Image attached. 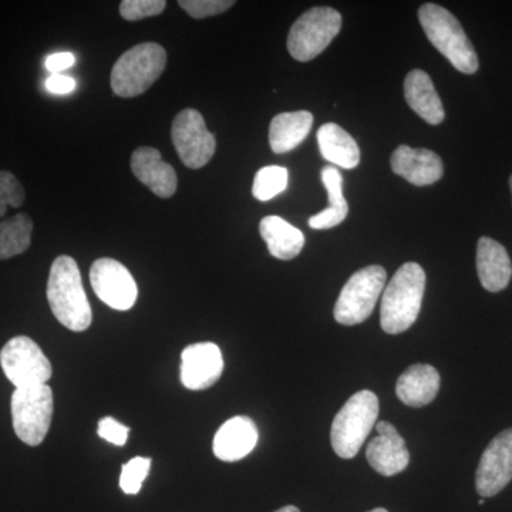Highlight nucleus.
<instances>
[{
    "label": "nucleus",
    "mask_w": 512,
    "mask_h": 512,
    "mask_svg": "<svg viewBox=\"0 0 512 512\" xmlns=\"http://www.w3.org/2000/svg\"><path fill=\"white\" fill-rule=\"evenodd\" d=\"M47 301L64 328L84 332L92 325V306L72 256L62 255L53 262L47 282Z\"/></svg>",
    "instance_id": "f257e3e1"
},
{
    "label": "nucleus",
    "mask_w": 512,
    "mask_h": 512,
    "mask_svg": "<svg viewBox=\"0 0 512 512\" xmlns=\"http://www.w3.org/2000/svg\"><path fill=\"white\" fill-rule=\"evenodd\" d=\"M426 289V274L416 262H407L390 279L383 291L380 323L389 335H399L412 328L419 318Z\"/></svg>",
    "instance_id": "f03ea898"
},
{
    "label": "nucleus",
    "mask_w": 512,
    "mask_h": 512,
    "mask_svg": "<svg viewBox=\"0 0 512 512\" xmlns=\"http://www.w3.org/2000/svg\"><path fill=\"white\" fill-rule=\"evenodd\" d=\"M419 22L431 45L436 47L458 72H477L480 63L476 49L450 10L436 3H426L419 9Z\"/></svg>",
    "instance_id": "7ed1b4c3"
},
{
    "label": "nucleus",
    "mask_w": 512,
    "mask_h": 512,
    "mask_svg": "<svg viewBox=\"0 0 512 512\" xmlns=\"http://www.w3.org/2000/svg\"><path fill=\"white\" fill-rule=\"evenodd\" d=\"M167 64V52L157 43H143L124 52L111 70V89L131 99L146 93L160 79Z\"/></svg>",
    "instance_id": "20e7f679"
},
{
    "label": "nucleus",
    "mask_w": 512,
    "mask_h": 512,
    "mask_svg": "<svg viewBox=\"0 0 512 512\" xmlns=\"http://www.w3.org/2000/svg\"><path fill=\"white\" fill-rule=\"evenodd\" d=\"M379 416V399L370 390L353 394L333 420L330 440L339 457L357 456Z\"/></svg>",
    "instance_id": "39448f33"
},
{
    "label": "nucleus",
    "mask_w": 512,
    "mask_h": 512,
    "mask_svg": "<svg viewBox=\"0 0 512 512\" xmlns=\"http://www.w3.org/2000/svg\"><path fill=\"white\" fill-rule=\"evenodd\" d=\"M13 429L28 446H39L46 439L52 424L53 392L47 384L16 389L10 400Z\"/></svg>",
    "instance_id": "423d86ee"
},
{
    "label": "nucleus",
    "mask_w": 512,
    "mask_h": 512,
    "mask_svg": "<svg viewBox=\"0 0 512 512\" xmlns=\"http://www.w3.org/2000/svg\"><path fill=\"white\" fill-rule=\"evenodd\" d=\"M386 271L379 265L366 266L350 276L335 305L336 322L355 326L365 322L373 311L386 285Z\"/></svg>",
    "instance_id": "0eeeda50"
},
{
    "label": "nucleus",
    "mask_w": 512,
    "mask_h": 512,
    "mask_svg": "<svg viewBox=\"0 0 512 512\" xmlns=\"http://www.w3.org/2000/svg\"><path fill=\"white\" fill-rule=\"evenodd\" d=\"M342 29V16L332 8L309 9L293 23L288 35V50L298 62H309L332 43Z\"/></svg>",
    "instance_id": "6e6552de"
},
{
    "label": "nucleus",
    "mask_w": 512,
    "mask_h": 512,
    "mask_svg": "<svg viewBox=\"0 0 512 512\" xmlns=\"http://www.w3.org/2000/svg\"><path fill=\"white\" fill-rule=\"evenodd\" d=\"M0 366L16 389L46 384L53 373L45 353L28 336H16L3 346Z\"/></svg>",
    "instance_id": "1a4fd4ad"
},
{
    "label": "nucleus",
    "mask_w": 512,
    "mask_h": 512,
    "mask_svg": "<svg viewBox=\"0 0 512 512\" xmlns=\"http://www.w3.org/2000/svg\"><path fill=\"white\" fill-rule=\"evenodd\" d=\"M171 138L178 157L191 170L210 163L217 150L214 134L208 130L200 111L194 109H185L175 116Z\"/></svg>",
    "instance_id": "9d476101"
},
{
    "label": "nucleus",
    "mask_w": 512,
    "mask_h": 512,
    "mask_svg": "<svg viewBox=\"0 0 512 512\" xmlns=\"http://www.w3.org/2000/svg\"><path fill=\"white\" fill-rule=\"evenodd\" d=\"M90 282L97 298L116 311H128L137 301L136 279L116 259H97L90 269Z\"/></svg>",
    "instance_id": "9b49d317"
},
{
    "label": "nucleus",
    "mask_w": 512,
    "mask_h": 512,
    "mask_svg": "<svg viewBox=\"0 0 512 512\" xmlns=\"http://www.w3.org/2000/svg\"><path fill=\"white\" fill-rule=\"evenodd\" d=\"M512 480V429L501 431L485 448L478 464L476 488L480 497L491 498Z\"/></svg>",
    "instance_id": "f8f14e48"
},
{
    "label": "nucleus",
    "mask_w": 512,
    "mask_h": 512,
    "mask_svg": "<svg viewBox=\"0 0 512 512\" xmlns=\"http://www.w3.org/2000/svg\"><path fill=\"white\" fill-rule=\"evenodd\" d=\"M376 430L377 437L370 441L366 448V458L370 467L384 477L402 473L410 463L406 441L389 421H379Z\"/></svg>",
    "instance_id": "ddd939ff"
},
{
    "label": "nucleus",
    "mask_w": 512,
    "mask_h": 512,
    "mask_svg": "<svg viewBox=\"0 0 512 512\" xmlns=\"http://www.w3.org/2000/svg\"><path fill=\"white\" fill-rule=\"evenodd\" d=\"M224 372V359L215 343H195L181 355V382L187 389L205 390L214 386Z\"/></svg>",
    "instance_id": "4468645a"
},
{
    "label": "nucleus",
    "mask_w": 512,
    "mask_h": 512,
    "mask_svg": "<svg viewBox=\"0 0 512 512\" xmlns=\"http://www.w3.org/2000/svg\"><path fill=\"white\" fill-rule=\"evenodd\" d=\"M393 173L417 187L437 183L444 174L443 161L426 148L400 146L390 158Z\"/></svg>",
    "instance_id": "2eb2a0df"
},
{
    "label": "nucleus",
    "mask_w": 512,
    "mask_h": 512,
    "mask_svg": "<svg viewBox=\"0 0 512 512\" xmlns=\"http://www.w3.org/2000/svg\"><path fill=\"white\" fill-rule=\"evenodd\" d=\"M131 171L134 177L150 188L157 197L170 198L177 191V173L173 165L163 161L160 151L156 148H137L131 156Z\"/></svg>",
    "instance_id": "dca6fc26"
},
{
    "label": "nucleus",
    "mask_w": 512,
    "mask_h": 512,
    "mask_svg": "<svg viewBox=\"0 0 512 512\" xmlns=\"http://www.w3.org/2000/svg\"><path fill=\"white\" fill-rule=\"evenodd\" d=\"M259 440L258 427L245 416L232 417L214 437V454L221 461L234 463L252 453Z\"/></svg>",
    "instance_id": "f3484780"
},
{
    "label": "nucleus",
    "mask_w": 512,
    "mask_h": 512,
    "mask_svg": "<svg viewBox=\"0 0 512 512\" xmlns=\"http://www.w3.org/2000/svg\"><path fill=\"white\" fill-rule=\"evenodd\" d=\"M477 274L485 291L497 293L510 285L512 264L504 245L493 238L478 239Z\"/></svg>",
    "instance_id": "a211bd4d"
},
{
    "label": "nucleus",
    "mask_w": 512,
    "mask_h": 512,
    "mask_svg": "<svg viewBox=\"0 0 512 512\" xmlns=\"http://www.w3.org/2000/svg\"><path fill=\"white\" fill-rule=\"evenodd\" d=\"M404 99L410 109L426 123L433 124V126L443 123L444 117H446L443 103L436 92L433 80L423 70H412L407 74L406 80H404Z\"/></svg>",
    "instance_id": "6ab92c4d"
},
{
    "label": "nucleus",
    "mask_w": 512,
    "mask_h": 512,
    "mask_svg": "<svg viewBox=\"0 0 512 512\" xmlns=\"http://www.w3.org/2000/svg\"><path fill=\"white\" fill-rule=\"evenodd\" d=\"M440 390V375L433 366H410L396 384L397 397L406 406L423 407L436 399Z\"/></svg>",
    "instance_id": "aec40b11"
},
{
    "label": "nucleus",
    "mask_w": 512,
    "mask_h": 512,
    "mask_svg": "<svg viewBox=\"0 0 512 512\" xmlns=\"http://www.w3.org/2000/svg\"><path fill=\"white\" fill-rule=\"evenodd\" d=\"M259 232L268 245L269 254L281 261H291L305 247L302 231L276 215H269L259 222Z\"/></svg>",
    "instance_id": "412c9836"
},
{
    "label": "nucleus",
    "mask_w": 512,
    "mask_h": 512,
    "mask_svg": "<svg viewBox=\"0 0 512 512\" xmlns=\"http://www.w3.org/2000/svg\"><path fill=\"white\" fill-rule=\"evenodd\" d=\"M313 124L309 111H292L274 117L269 126V144L276 154L295 150L308 137Z\"/></svg>",
    "instance_id": "4be33fe9"
},
{
    "label": "nucleus",
    "mask_w": 512,
    "mask_h": 512,
    "mask_svg": "<svg viewBox=\"0 0 512 512\" xmlns=\"http://www.w3.org/2000/svg\"><path fill=\"white\" fill-rule=\"evenodd\" d=\"M318 144L320 154L330 164L345 170H352L360 163V148L348 131L335 123H326L319 128Z\"/></svg>",
    "instance_id": "5701e85b"
},
{
    "label": "nucleus",
    "mask_w": 512,
    "mask_h": 512,
    "mask_svg": "<svg viewBox=\"0 0 512 512\" xmlns=\"http://www.w3.org/2000/svg\"><path fill=\"white\" fill-rule=\"evenodd\" d=\"M322 183L329 194V207L309 218V227L313 229H329L342 224L349 214V205L343 197V177L333 165L322 170Z\"/></svg>",
    "instance_id": "b1692460"
},
{
    "label": "nucleus",
    "mask_w": 512,
    "mask_h": 512,
    "mask_svg": "<svg viewBox=\"0 0 512 512\" xmlns=\"http://www.w3.org/2000/svg\"><path fill=\"white\" fill-rule=\"evenodd\" d=\"M33 222L26 214H18L0 222V259L23 254L32 242Z\"/></svg>",
    "instance_id": "393cba45"
},
{
    "label": "nucleus",
    "mask_w": 512,
    "mask_h": 512,
    "mask_svg": "<svg viewBox=\"0 0 512 512\" xmlns=\"http://www.w3.org/2000/svg\"><path fill=\"white\" fill-rule=\"evenodd\" d=\"M288 187V170L279 165H268L255 175L252 194L256 200L269 201Z\"/></svg>",
    "instance_id": "a878e982"
},
{
    "label": "nucleus",
    "mask_w": 512,
    "mask_h": 512,
    "mask_svg": "<svg viewBox=\"0 0 512 512\" xmlns=\"http://www.w3.org/2000/svg\"><path fill=\"white\" fill-rule=\"evenodd\" d=\"M150 467L151 458H131V460L121 468V490L128 495L140 493L144 480H146L148 473H150Z\"/></svg>",
    "instance_id": "bb28decb"
},
{
    "label": "nucleus",
    "mask_w": 512,
    "mask_h": 512,
    "mask_svg": "<svg viewBox=\"0 0 512 512\" xmlns=\"http://www.w3.org/2000/svg\"><path fill=\"white\" fill-rule=\"evenodd\" d=\"M25 202V190L18 178L8 171H0V218L9 207L19 208Z\"/></svg>",
    "instance_id": "cd10ccee"
},
{
    "label": "nucleus",
    "mask_w": 512,
    "mask_h": 512,
    "mask_svg": "<svg viewBox=\"0 0 512 512\" xmlns=\"http://www.w3.org/2000/svg\"><path fill=\"white\" fill-rule=\"evenodd\" d=\"M167 2L164 0H124L120 5L121 18L128 22H137L160 15L164 12Z\"/></svg>",
    "instance_id": "c85d7f7f"
},
{
    "label": "nucleus",
    "mask_w": 512,
    "mask_h": 512,
    "mask_svg": "<svg viewBox=\"0 0 512 512\" xmlns=\"http://www.w3.org/2000/svg\"><path fill=\"white\" fill-rule=\"evenodd\" d=\"M191 18L205 19L221 15L235 5L234 0H181L178 2Z\"/></svg>",
    "instance_id": "c756f323"
},
{
    "label": "nucleus",
    "mask_w": 512,
    "mask_h": 512,
    "mask_svg": "<svg viewBox=\"0 0 512 512\" xmlns=\"http://www.w3.org/2000/svg\"><path fill=\"white\" fill-rule=\"evenodd\" d=\"M128 433H130V429L113 419V417H104L99 421L97 434L101 439L109 441L114 446H124L127 443Z\"/></svg>",
    "instance_id": "7c9ffc66"
},
{
    "label": "nucleus",
    "mask_w": 512,
    "mask_h": 512,
    "mask_svg": "<svg viewBox=\"0 0 512 512\" xmlns=\"http://www.w3.org/2000/svg\"><path fill=\"white\" fill-rule=\"evenodd\" d=\"M46 89L53 94H69L76 89L77 83L73 77L63 74H50L45 83Z\"/></svg>",
    "instance_id": "2f4dec72"
},
{
    "label": "nucleus",
    "mask_w": 512,
    "mask_h": 512,
    "mask_svg": "<svg viewBox=\"0 0 512 512\" xmlns=\"http://www.w3.org/2000/svg\"><path fill=\"white\" fill-rule=\"evenodd\" d=\"M76 62V57L70 52L53 53L47 56L45 60L46 69L52 74H60L64 70L70 69Z\"/></svg>",
    "instance_id": "473e14b6"
},
{
    "label": "nucleus",
    "mask_w": 512,
    "mask_h": 512,
    "mask_svg": "<svg viewBox=\"0 0 512 512\" xmlns=\"http://www.w3.org/2000/svg\"><path fill=\"white\" fill-rule=\"evenodd\" d=\"M275 512H301L299 508L293 507V505H286V507L279 508L278 511Z\"/></svg>",
    "instance_id": "72a5a7b5"
},
{
    "label": "nucleus",
    "mask_w": 512,
    "mask_h": 512,
    "mask_svg": "<svg viewBox=\"0 0 512 512\" xmlns=\"http://www.w3.org/2000/svg\"><path fill=\"white\" fill-rule=\"evenodd\" d=\"M369 512H389L387 510H384V508H375V510L369 511Z\"/></svg>",
    "instance_id": "f704fd0d"
},
{
    "label": "nucleus",
    "mask_w": 512,
    "mask_h": 512,
    "mask_svg": "<svg viewBox=\"0 0 512 512\" xmlns=\"http://www.w3.org/2000/svg\"><path fill=\"white\" fill-rule=\"evenodd\" d=\"M484 503H485V498H481V500L478 501V504H480V505H484Z\"/></svg>",
    "instance_id": "c9c22d12"
},
{
    "label": "nucleus",
    "mask_w": 512,
    "mask_h": 512,
    "mask_svg": "<svg viewBox=\"0 0 512 512\" xmlns=\"http://www.w3.org/2000/svg\"><path fill=\"white\" fill-rule=\"evenodd\" d=\"M510 188H511V192H512V175L510 177Z\"/></svg>",
    "instance_id": "e433bc0d"
}]
</instances>
